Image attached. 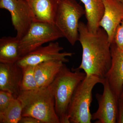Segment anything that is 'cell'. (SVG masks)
<instances>
[{
	"mask_svg": "<svg viewBox=\"0 0 123 123\" xmlns=\"http://www.w3.org/2000/svg\"><path fill=\"white\" fill-rule=\"evenodd\" d=\"M78 31L82 53L81 63L77 68L84 70L86 76L95 75L104 79L111 62V44L107 34L101 27L92 33L82 22H79Z\"/></svg>",
	"mask_w": 123,
	"mask_h": 123,
	"instance_id": "1",
	"label": "cell"
},
{
	"mask_svg": "<svg viewBox=\"0 0 123 123\" xmlns=\"http://www.w3.org/2000/svg\"><path fill=\"white\" fill-rule=\"evenodd\" d=\"M17 98L22 105V117H32L42 123H60L55 110L51 85L35 90L21 91Z\"/></svg>",
	"mask_w": 123,
	"mask_h": 123,
	"instance_id": "2",
	"label": "cell"
},
{
	"mask_svg": "<svg viewBox=\"0 0 123 123\" xmlns=\"http://www.w3.org/2000/svg\"><path fill=\"white\" fill-rule=\"evenodd\" d=\"M86 76L80 69L68 68L65 64L51 84L55 100L56 112L60 123H70L68 110L74 91Z\"/></svg>",
	"mask_w": 123,
	"mask_h": 123,
	"instance_id": "3",
	"label": "cell"
},
{
	"mask_svg": "<svg viewBox=\"0 0 123 123\" xmlns=\"http://www.w3.org/2000/svg\"><path fill=\"white\" fill-rule=\"evenodd\" d=\"M105 80L95 75L86 76L76 88L68 110L70 123H90L92 115L90 107L92 101V90L97 84Z\"/></svg>",
	"mask_w": 123,
	"mask_h": 123,
	"instance_id": "4",
	"label": "cell"
},
{
	"mask_svg": "<svg viewBox=\"0 0 123 123\" xmlns=\"http://www.w3.org/2000/svg\"><path fill=\"white\" fill-rule=\"evenodd\" d=\"M85 14L76 0H59L55 25L72 46L78 41L79 20Z\"/></svg>",
	"mask_w": 123,
	"mask_h": 123,
	"instance_id": "5",
	"label": "cell"
},
{
	"mask_svg": "<svg viewBox=\"0 0 123 123\" xmlns=\"http://www.w3.org/2000/svg\"><path fill=\"white\" fill-rule=\"evenodd\" d=\"M63 37V36L55 24L34 21L27 33L20 40L21 58L44 43Z\"/></svg>",
	"mask_w": 123,
	"mask_h": 123,
	"instance_id": "6",
	"label": "cell"
},
{
	"mask_svg": "<svg viewBox=\"0 0 123 123\" xmlns=\"http://www.w3.org/2000/svg\"><path fill=\"white\" fill-rule=\"evenodd\" d=\"M0 8L9 11L12 24L20 40L25 35L35 21L34 15L26 0H0Z\"/></svg>",
	"mask_w": 123,
	"mask_h": 123,
	"instance_id": "7",
	"label": "cell"
},
{
	"mask_svg": "<svg viewBox=\"0 0 123 123\" xmlns=\"http://www.w3.org/2000/svg\"><path fill=\"white\" fill-rule=\"evenodd\" d=\"M102 94L97 93L95 97L98 107L92 114V120L98 123H116L117 122L118 111L119 98L111 89L105 78L102 84Z\"/></svg>",
	"mask_w": 123,
	"mask_h": 123,
	"instance_id": "8",
	"label": "cell"
},
{
	"mask_svg": "<svg viewBox=\"0 0 123 123\" xmlns=\"http://www.w3.org/2000/svg\"><path fill=\"white\" fill-rule=\"evenodd\" d=\"M63 48L58 42H52L45 46H41L22 57L17 64L23 68L28 65L36 66L38 64L52 60L60 61L64 63L69 62L67 57L74 54L72 52H62Z\"/></svg>",
	"mask_w": 123,
	"mask_h": 123,
	"instance_id": "9",
	"label": "cell"
},
{
	"mask_svg": "<svg viewBox=\"0 0 123 123\" xmlns=\"http://www.w3.org/2000/svg\"><path fill=\"white\" fill-rule=\"evenodd\" d=\"M103 2L104 12L99 26L106 31L111 44L117 28L123 20V4L118 0H103Z\"/></svg>",
	"mask_w": 123,
	"mask_h": 123,
	"instance_id": "10",
	"label": "cell"
},
{
	"mask_svg": "<svg viewBox=\"0 0 123 123\" xmlns=\"http://www.w3.org/2000/svg\"><path fill=\"white\" fill-rule=\"evenodd\" d=\"M22 68L17 63H0V90L11 93L17 98L21 92Z\"/></svg>",
	"mask_w": 123,
	"mask_h": 123,
	"instance_id": "11",
	"label": "cell"
},
{
	"mask_svg": "<svg viewBox=\"0 0 123 123\" xmlns=\"http://www.w3.org/2000/svg\"><path fill=\"white\" fill-rule=\"evenodd\" d=\"M111 65L105 78L119 98L123 86V51L119 50L114 43L111 44Z\"/></svg>",
	"mask_w": 123,
	"mask_h": 123,
	"instance_id": "12",
	"label": "cell"
},
{
	"mask_svg": "<svg viewBox=\"0 0 123 123\" xmlns=\"http://www.w3.org/2000/svg\"><path fill=\"white\" fill-rule=\"evenodd\" d=\"M59 0H26L35 21L55 24Z\"/></svg>",
	"mask_w": 123,
	"mask_h": 123,
	"instance_id": "13",
	"label": "cell"
},
{
	"mask_svg": "<svg viewBox=\"0 0 123 123\" xmlns=\"http://www.w3.org/2000/svg\"><path fill=\"white\" fill-rule=\"evenodd\" d=\"M64 63L60 61L52 60L36 65L35 76L39 87H46L51 85Z\"/></svg>",
	"mask_w": 123,
	"mask_h": 123,
	"instance_id": "14",
	"label": "cell"
},
{
	"mask_svg": "<svg viewBox=\"0 0 123 123\" xmlns=\"http://www.w3.org/2000/svg\"><path fill=\"white\" fill-rule=\"evenodd\" d=\"M20 40L16 36L3 37L0 39V63H14L21 58Z\"/></svg>",
	"mask_w": 123,
	"mask_h": 123,
	"instance_id": "15",
	"label": "cell"
},
{
	"mask_svg": "<svg viewBox=\"0 0 123 123\" xmlns=\"http://www.w3.org/2000/svg\"><path fill=\"white\" fill-rule=\"evenodd\" d=\"M85 7L89 30L95 33L99 30V23L104 12L103 0H80Z\"/></svg>",
	"mask_w": 123,
	"mask_h": 123,
	"instance_id": "16",
	"label": "cell"
},
{
	"mask_svg": "<svg viewBox=\"0 0 123 123\" xmlns=\"http://www.w3.org/2000/svg\"><path fill=\"white\" fill-rule=\"evenodd\" d=\"M22 110L21 102L15 98L4 111L0 113V123H19L22 117Z\"/></svg>",
	"mask_w": 123,
	"mask_h": 123,
	"instance_id": "17",
	"label": "cell"
},
{
	"mask_svg": "<svg viewBox=\"0 0 123 123\" xmlns=\"http://www.w3.org/2000/svg\"><path fill=\"white\" fill-rule=\"evenodd\" d=\"M35 66L28 65L23 67V76L21 86V91L35 90L39 88L35 76Z\"/></svg>",
	"mask_w": 123,
	"mask_h": 123,
	"instance_id": "18",
	"label": "cell"
},
{
	"mask_svg": "<svg viewBox=\"0 0 123 123\" xmlns=\"http://www.w3.org/2000/svg\"><path fill=\"white\" fill-rule=\"evenodd\" d=\"M15 98L11 93L0 90V113L4 111Z\"/></svg>",
	"mask_w": 123,
	"mask_h": 123,
	"instance_id": "19",
	"label": "cell"
},
{
	"mask_svg": "<svg viewBox=\"0 0 123 123\" xmlns=\"http://www.w3.org/2000/svg\"><path fill=\"white\" fill-rule=\"evenodd\" d=\"M112 43H115L119 50L123 51V20L117 28Z\"/></svg>",
	"mask_w": 123,
	"mask_h": 123,
	"instance_id": "20",
	"label": "cell"
},
{
	"mask_svg": "<svg viewBox=\"0 0 123 123\" xmlns=\"http://www.w3.org/2000/svg\"><path fill=\"white\" fill-rule=\"evenodd\" d=\"M19 123H42L40 120L31 116L22 117Z\"/></svg>",
	"mask_w": 123,
	"mask_h": 123,
	"instance_id": "21",
	"label": "cell"
},
{
	"mask_svg": "<svg viewBox=\"0 0 123 123\" xmlns=\"http://www.w3.org/2000/svg\"><path fill=\"white\" fill-rule=\"evenodd\" d=\"M117 123H123V104L119 99Z\"/></svg>",
	"mask_w": 123,
	"mask_h": 123,
	"instance_id": "22",
	"label": "cell"
},
{
	"mask_svg": "<svg viewBox=\"0 0 123 123\" xmlns=\"http://www.w3.org/2000/svg\"><path fill=\"white\" fill-rule=\"evenodd\" d=\"M119 99L121 100L123 104V86L122 90H121V93H120V95L119 97Z\"/></svg>",
	"mask_w": 123,
	"mask_h": 123,
	"instance_id": "23",
	"label": "cell"
},
{
	"mask_svg": "<svg viewBox=\"0 0 123 123\" xmlns=\"http://www.w3.org/2000/svg\"><path fill=\"white\" fill-rule=\"evenodd\" d=\"M118 0L120 1V2H122V3L123 4V0Z\"/></svg>",
	"mask_w": 123,
	"mask_h": 123,
	"instance_id": "24",
	"label": "cell"
}]
</instances>
